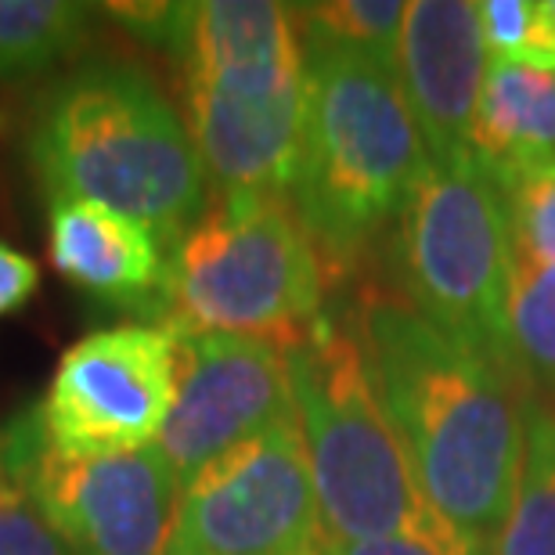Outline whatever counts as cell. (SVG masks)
Instances as JSON below:
<instances>
[{
  "mask_svg": "<svg viewBox=\"0 0 555 555\" xmlns=\"http://www.w3.org/2000/svg\"><path fill=\"white\" fill-rule=\"evenodd\" d=\"M350 321L426 502L491 545L524 473L530 390L443 336L397 288L364 285Z\"/></svg>",
  "mask_w": 555,
  "mask_h": 555,
  "instance_id": "1",
  "label": "cell"
},
{
  "mask_svg": "<svg viewBox=\"0 0 555 555\" xmlns=\"http://www.w3.org/2000/svg\"><path fill=\"white\" fill-rule=\"evenodd\" d=\"M505 195L516 268H555V166L516 173L498 184Z\"/></svg>",
  "mask_w": 555,
  "mask_h": 555,
  "instance_id": "20",
  "label": "cell"
},
{
  "mask_svg": "<svg viewBox=\"0 0 555 555\" xmlns=\"http://www.w3.org/2000/svg\"><path fill=\"white\" fill-rule=\"evenodd\" d=\"M307 105V54L184 69L188 130L220 195H293Z\"/></svg>",
  "mask_w": 555,
  "mask_h": 555,
  "instance_id": "10",
  "label": "cell"
},
{
  "mask_svg": "<svg viewBox=\"0 0 555 555\" xmlns=\"http://www.w3.org/2000/svg\"><path fill=\"white\" fill-rule=\"evenodd\" d=\"M494 555H555V412L527 393V459Z\"/></svg>",
  "mask_w": 555,
  "mask_h": 555,
  "instance_id": "17",
  "label": "cell"
},
{
  "mask_svg": "<svg viewBox=\"0 0 555 555\" xmlns=\"http://www.w3.org/2000/svg\"><path fill=\"white\" fill-rule=\"evenodd\" d=\"M285 415L293 390L282 347L177 332V390L155 448L181 487Z\"/></svg>",
  "mask_w": 555,
  "mask_h": 555,
  "instance_id": "11",
  "label": "cell"
},
{
  "mask_svg": "<svg viewBox=\"0 0 555 555\" xmlns=\"http://www.w3.org/2000/svg\"><path fill=\"white\" fill-rule=\"evenodd\" d=\"M545 4V18H548V33H552V48H555V0H541Z\"/></svg>",
  "mask_w": 555,
  "mask_h": 555,
  "instance_id": "26",
  "label": "cell"
},
{
  "mask_svg": "<svg viewBox=\"0 0 555 555\" xmlns=\"http://www.w3.org/2000/svg\"><path fill=\"white\" fill-rule=\"evenodd\" d=\"M508 328L527 390L555 412V268L513 263Z\"/></svg>",
  "mask_w": 555,
  "mask_h": 555,
  "instance_id": "18",
  "label": "cell"
},
{
  "mask_svg": "<svg viewBox=\"0 0 555 555\" xmlns=\"http://www.w3.org/2000/svg\"><path fill=\"white\" fill-rule=\"evenodd\" d=\"M163 555H195V552H184V548H177V545H170Z\"/></svg>",
  "mask_w": 555,
  "mask_h": 555,
  "instance_id": "27",
  "label": "cell"
},
{
  "mask_svg": "<svg viewBox=\"0 0 555 555\" xmlns=\"http://www.w3.org/2000/svg\"><path fill=\"white\" fill-rule=\"evenodd\" d=\"M170 545L195 555H314L325 524L296 412L181 487Z\"/></svg>",
  "mask_w": 555,
  "mask_h": 555,
  "instance_id": "8",
  "label": "cell"
},
{
  "mask_svg": "<svg viewBox=\"0 0 555 555\" xmlns=\"http://www.w3.org/2000/svg\"><path fill=\"white\" fill-rule=\"evenodd\" d=\"M408 4L401 0H328V4H299V37L304 43L364 51L397 69Z\"/></svg>",
  "mask_w": 555,
  "mask_h": 555,
  "instance_id": "19",
  "label": "cell"
},
{
  "mask_svg": "<svg viewBox=\"0 0 555 555\" xmlns=\"http://www.w3.org/2000/svg\"><path fill=\"white\" fill-rule=\"evenodd\" d=\"M0 555H73L11 480L0 487Z\"/></svg>",
  "mask_w": 555,
  "mask_h": 555,
  "instance_id": "23",
  "label": "cell"
},
{
  "mask_svg": "<svg viewBox=\"0 0 555 555\" xmlns=\"http://www.w3.org/2000/svg\"><path fill=\"white\" fill-rule=\"evenodd\" d=\"M48 257L65 282L113 307H159L163 242L149 228L98 203L48 206Z\"/></svg>",
  "mask_w": 555,
  "mask_h": 555,
  "instance_id": "13",
  "label": "cell"
},
{
  "mask_svg": "<svg viewBox=\"0 0 555 555\" xmlns=\"http://www.w3.org/2000/svg\"><path fill=\"white\" fill-rule=\"evenodd\" d=\"M473 152L494 184L555 166V69L530 62L487 65Z\"/></svg>",
  "mask_w": 555,
  "mask_h": 555,
  "instance_id": "14",
  "label": "cell"
},
{
  "mask_svg": "<svg viewBox=\"0 0 555 555\" xmlns=\"http://www.w3.org/2000/svg\"><path fill=\"white\" fill-rule=\"evenodd\" d=\"M304 54L296 8L271 0H203L188 4L177 62L181 69H214L238 62L304 59Z\"/></svg>",
  "mask_w": 555,
  "mask_h": 555,
  "instance_id": "15",
  "label": "cell"
},
{
  "mask_svg": "<svg viewBox=\"0 0 555 555\" xmlns=\"http://www.w3.org/2000/svg\"><path fill=\"white\" fill-rule=\"evenodd\" d=\"M314 555H328V552H325V548H321V552H314Z\"/></svg>",
  "mask_w": 555,
  "mask_h": 555,
  "instance_id": "29",
  "label": "cell"
},
{
  "mask_svg": "<svg viewBox=\"0 0 555 555\" xmlns=\"http://www.w3.org/2000/svg\"><path fill=\"white\" fill-rule=\"evenodd\" d=\"M393 228L397 274L412 307L459 347L524 383L508 328L513 235L494 177L483 166L448 173L426 163Z\"/></svg>",
  "mask_w": 555,
  "mask_h": 555,
  "instance_id": "6",
  "label": "cell"
},
{
  "mask_svg": "<svg viewBox=\"0 0 555 555\" xmlns=\"http://www.w3.org/2000/svg\"><path fill=\"white\" fill-rule=\"evenodd\" d=\"M26 170L54 203H98L177 246L209 209V177L163 87L134 62L87 59L33 98Z\"/></svg>",
  "mask_w": 555,
  "mask_h": 555,
  "instance_id": "2",
  "label": "cell"
},
{
  "mask_svg": "<svg viewBox=\"0 0 555 555\" xmlns=\"http://www.w3.org/2000/svg\"><path fill=\"white\" fill-rule=\"evenodd\" d=\"M98 8L73 0H0V87L40 80L91 40Z\"/></svg>",
  "mask_w": 555,
  "mask_h": 555,
  "instance_id": "16",
  "label": "cell"
},
{
  "mask_svg": "<svg viewBox=\"0 0 555 555\" xmlns=\"http://www.w3.org/2000/svg\"><path fill=\"white\" fill-rule=\"evenodd\" d=\"M480 29L491 62H530L555 69V48L541 0H483Z\"/></svg>",
  "mask_w": 555,
  "mask_h": 555,
  "instance_id": "21",
  "label": "cell"
},
{
  "mask_svg": "<svg viewBox=\"0 0 555 555\" xmlns=\"http://www.w3.org/2000/svg\"><path fill=\"white\" fill-rule=\"evenodd\" d=\"M177 390V332L113 325L62 353L48 393L33 404L43 440L73 454L152 448Z\"/></svg>",
  "mask_w": 555,
  "mask_h": 555,
  "instance_id": "9",
  "label": "cell"
},
{
  "mask_svg": "<svg viewBox=\"0 0 555 555\" xmlns=\"http://www.w3.org/2000/svg\"><path fill=\"white\" fill-rule=\"evenodd\" d=\"M480 4L473 0H415L408 4L397 80L412 108L422 149L448 173L473 170V130L487 80Z\"/></svg>",
  "mask_w": 555,
  "mask_h": 555,
  "instance_id": "12",
  "label": "cell"
},
{
  "mask_svg": "<svg viewBox=\"0 0 555 555\" xmlns=\"http://www.w3.org/2000/svg\"><path fill=\"white\" fill-rule=\"evenodd\" d=\"M40 288V268L26 253L11 249L8 242H0V318L11 310L26 307Z\"/></svg>",
  "mask_w": 555,
  "mask_h": 555,
  "instance_id": "25",
  "label": "cell"
},
{
  "mask_svg": "<svg viewBox=\"0 0 555 555\" xmlns=\"http://www.w3.org/2000/svg\"><path fill=\"white\" fill-rule=\"evenodd\" d=\"M0 465L73 555H163L170 548L181 480L155 443L73 454L43 440L29 408L0 437Z\"/></svg>",
  "mask_w": 555,
  "mask_h": 555,
  "instance_id": "7",
  "label": "cell"
},
{
  "mask_svg": "<svg viewBox=\"0 0 555 555\" xmlns=\"http://www.w3.org/2000/svg\"><path fill=\"white\" fill-rule=\"evenodd\" d=\"M328 555H494L480 538L462 534L459 527H440L433 534H393L372 541H325Z\"/></svg>",
  "mask_w": 555,
  "mask_h": 555,
  "instance_id": "22",
  "label": "cell"
},
{
  "mask_svg": "<svg viewBox=\"0 0 555 555\" xmlns=\"http://www.w3.org/2000/svg\"><path fill=\"white\" fill-rule=\"evenodd\" d=\"M304 51L307 138L288 203L328 274L343 278L397 224L429 159L390 62L325 43Z\"/></svg>",
  "mask_w": 555,
  "mask_h": 555,
  "instance_id": "3",
  "label": "cell"
},
{
  "mask_svg": "<svg viewBox=\"0 0 555 555\" xmlns=\"http://www.w3.org/2000/svg\"><path fill=\"white\" fill-rule=\"evenodd\" d=\"M102 11L116 26H124L130 37L177 59L188 22V4H105Z\"/></svg>",
  "mask_w": 555,
  "mask_h": 555,
  "instance_id": "24",
  "label": "cell"
},
{
  "mask_svg": "<svg viewBox=\"0 0 555 555\" xmlns=\"http://www.w3.org/2000/svg\"><path fill=\"white\" fill-rule=\"evenodd\" d=\"M328 263L288 198L220 195L170 249L166 325L288 350L325 314Z\"/></svg>",
  "mask_w": 555,
  "mask_h": 555,
  "instance_id": "5",
  "label": "cell"
},
{
  "mask_svg": "<svg viewBox=\"0 0 555 555\" xmlns=\"http://www.w3.org/2000/svg\"><path fill=\"white\" fill-rule=\"evenodd\" d=\"M8 483V476H4V465H0V487H4Z\"/></svg>",
  "mask_w": 555,
  "mask_h": 555,
  "instance_id": "28",
  "label": "cell"
},
{
  "mask_svg": "<svg viewBox=\"0 0 555 555\" xmlns=\"http://www.w3.org/2000/svg\"><path fill=\"white\" fill-rule=\"evenodd\" d=\"M325 541L433 534L448 527L426 502L408 448L372 379L353 321L321 314L285 350Z\"/></svg>",
  "mask_w": 555,
  "mask_h": 555,
  "instance_id": "4",
  "label": "cell"
}]
</instances>
